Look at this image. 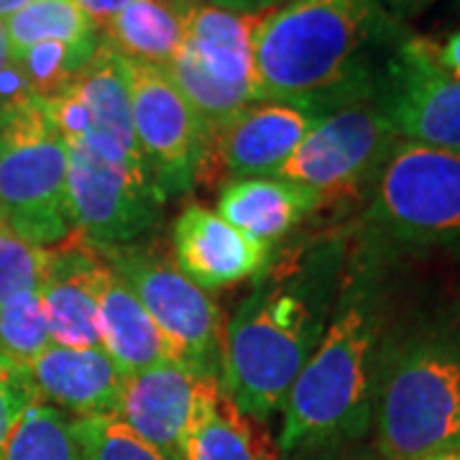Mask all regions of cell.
<instances>
[{
    "mask_svg": "<svg viewBox=\"0 0 460 460\" xmlns=\"http://www.w3.org/2000/svg\"><path fill=\"white\" fill-rule=\"evenodd\" d=\"M75 435L83 460H166L151 445L136 438L113 414L105 417H75Z\"/></svg>",
    "mask_w": 460,
    "mask_h": 460,
    "instance_id": "cell-26",
    "label": "cell"
},
{
    "mask_svg": "<svg viewBox=\"0 0 460 460\" xmlns=\"http://www.w3.org/2000/svg\"><path fill=\"white\" fill-rule=\"evenodd\" d=\"M374 102L399 138L460 154V83L438 62V44L407 33L378 75Z\"/></svg>",
    "mask_w": 460,
    "mask_h": 460,
    "instance_id": "cell-11",
    "label": "cell"
},
{
    "mask_svg": "<svg viewBox=\"0 0 460 460\" xmlns=\"http://www.w3.org/2000/svg\"><path fill=\"white\" fill-rule=\"evenodd\" d=\"M425 460H438V458H425Z\"/></svg>",
    "mask_w": 460,
    "mask_h": 460,
    "instance_id": "cell-37",
    "label": "cell"
},
{
    "mask_svg": "<svg viewBox=\"0 0 460 460\" xmlns=\"http://www.w3.org/2000/svg\"><path fill=\"white\" fill-rule=\"evenodd\" d=\"M184 460H279L263 425L233 404L215 376L199 378Z\"/></svg>",
    "mask_w": 460,
    "mask_h": 460,
    "instance_id": "cell-20",
    "label": "cell"
},
{
    "mask_svg": "<svg viewBox=\"0 0 460 460\" xmlns=\"http://www.w3.org/2000/svg\"><path fill=\"white\" fill-rule=\"evenodd\" d=\"M11 54L36 44H98L100 29L87 18L77 0H31L3 21Z\"/></svg>",
    "mask_w": 460,
    "mask_h": 460,
    "instance_id": "cell-22",
    "label": "cell"
},
{
    "mask_svg": "<svg viewBox=\"0 0 460 460\" xmlns=\"http://www.w3.org/2000/svg\"><path fill=\"white\" fill-rule=\"evenodd\" d=\"M39 399L33 378L23 363L0 353V458L8 445L11 432L16 429L23 411Z\"/></svg>",
    "mask_w": 460,
    "mask_h": 460,
    "instance_id": "cell-28",
    "label": "cell"
},
{
    "mask_svg": "<svg viewBox=\"0 0 460 460\" xmlns=\"http://www.w3.org/2000/svg\"><path fill=\"white\" fill-rule=\"evenodd\" d=\"M131 0H77V5L83 8L87 18L98 26L100 31L108 26V21L115 16V13H120L126 5H128Z\"/></svg>",
    "mask_w": 460,
    "mask_h": 460,
    "instance_id": "cell-30",
    "label": "cell"
},
{
    "mask_svg": "<svg viewBox=\"0 0 460 460\" xmlns=\"http://www.w3.org/2000/svg\"><path fill=\"white\" fill-rule=\"evenodd\" d=\"M378 5L392 13L396 21H410V18H417L420 13H425L429 5H435L438 0H376Z\"/></svg>",
    "mask_w": 460,
    "mask_h": 460,
    "instance_id": "cell-31",
    "label": "cell"
},
{
    "mask_svg": "<svg viewBox=\"0 0 460 460\" xmlns=\"http://www.w3.org/2000/svg\"><path fill=\"white\" fill-rule=\"evenodd\" d=\"M259 16L213 5H190L184 13V41L164 69L208 128L256 102L253 29Z\"/></svg>",
    "mask_w": 460,
    "mask_h": 460,
    "instance_id": "cell-8",
    "label": "cell"
},
{
    "mask_svg": "<svg viewBox=\"0 0 460 460\" xmlns=\"http://www.w3.org/2000/svg\"><path fill=\"white\" fill-rule=\"evenodd\" d=\"M29 3H31V0H0V21L13 16L16 11H21V8L29 5Z\"/></svg>",
    "mask_w": 460,
    "mask_h": 460,
    "instance_id": "cell-33",
    "label": "cell"
},
{
    "mask_svg": "<svg viewBox=\"0 0 460 460\" xmlns=\"http://www.w3.org/2000/svg\"><path fill=\"white\" fill-rule=\"evenodd\" d=\"M0 460H83L75 417L36 399L18 420Z\"/></svg>",
    "mask_w": 460,
    "mask_h": 460,
    "instance_id": "cell-23",
    "label": "cell"
},
{
    "mask_svg": "<svg viewBox=\"0 0 460 460\" xmlns=\"http://www.w3.org/2000/svg\"><path fill=\"white\" fill-rule=\"evenodd\" d=\"M51 248H39L0 226V305L26 292H36Z\"/></svg>",
    "mask_w": 460,
    "mask_h": 460,
    "instance_id": "cell-27",
    "label": "cell"
},
{
    "mask_svg": "<svg viewBox=\"0 0 460 460\" xmlns=\"http://www.w3.org/2000/svg\"><path fill=\"white\" fill-rule=\"evenodd\" d=\"M198 381L199 376L180 361L148 366L126 376L113 417L166 460H184Z\"/></svg>",
    "mask_w": 460,
    "mask_h": 460,
    "instance_id": "cell-15",
    "label": "cell"
},
{
    "mask_svg": "<svg viewBox=\"0 0 460 460\" xmlns=\"http://www.w3.org/2000/svg\"><path fill=\"white\" fill-rule=\"evenodd\" d=\"M323 205L325 199L296 181L253 177L223 184L215 213L248 238L271 248Z\"/></svg>",
    "mask_w": 460,
    "mask_h": 460,
    "instance_id": "cell-18",
    "label": "cell"
},
{
    "mask_svg": "<svg viewBox=\"0 0 460 460\" xmlns=\"http://www.w3.org/2000/svg\"><path fill=\"white\" fill-rule=\"evenodd\" d=\"M396 141L399 133L374 98L353 100L314 120L277 177L296 181L330 202L371 187Z\"/></svg>",
    "mask_w": 460,
    "mask_h": 460,
    "instance_id": "cell-9",
    "label": "cell"
},
{
    "mask_svg": "<svg viewBox=\"0 0 460 460\" xmlns=\"http://www.w3.org/2000/svg\"><path fill=\"white\" fill-rule=\"evenodd\" d=\"M386 263L389 256L366 241L348 248L328 325L281 404V456L341 450L371 429L378 358L392 325Z\"/></svg>",
    "mask_w": 460,
    "mask_h": 460,
    "instance_id": "cell-2",
    "label": "cell"
},
{
    "mask_svg": "<svg viewBox=\"0 0 460 460\" xmlns=\"http://www.w3.org/2000/svg\"><path fill=\"white\" fill-rule=\"evenodd\" d=\"M69 146L47 100L31 95L0 113V226L39 248L77 230L66 192Z\"/></svg>",
    "mask_w": 460,
    "mask_h": 460,
    "instance_id": "cell-6",
    "label": "cell"
},
{
    "mask_svg": "<svg viewBox=\"0 0 460 460\" xmlns=\"http://www.w3.org/2000/svg\"><path fill=\"white\" fill-rule=\"evenodd\" d=\"M366 243L460 253V154L399 138L368 187Z\"/></svg>",
    "mask_w": 460,
    "mask_h": 460,
    "instance_id": "cell-5",
    "label": "cell"
},
{
    "mask_svg": "<svg viewBox=\"0 0 460 460\" xmlns=\"http://www.w3.org/2000/svg\"><path fill=\"white\" fill-rule=\"evenodd\" d=\"M8 59H11V47H8L5 26H3V21H0V69L8 65Z\"/></svg>",
    "mask_w": 460,
    "mask_h": 460,
    "instance_id": "cell-34",
    "label": "cell"
},
{
    "mask_svg": "<svg viewBox=\"0 0 460 460\" xmlns=\"http://www.w3.org/2000/svg\"><path fill=\"white\" fill-rule=\"evenodd\" d=\"M320 113L302 105L259 100L208 128L195 184L223 187L235 180L277 177Z\"/></svg>",
    "mask_w": 460,
    "mask_h": 460,
    "instance_id": "cell-12",
    "label": "cell"
},
{
    "mask_svg": "<svg viewBox=\"0 0 460 460\" xmlns=\"http://www.w3.org/2000/svg\"><path fill=\"white\" fill-rule=\"evenodd\" d=\"M458 8H460V0H458Z\"/></svg>",
    "mask_w": 460,
    "mask_h": 460,
    "instance_id": "cell-39",
    "label": "cell"
},
{
    "mask_svg": "<svg viewBox=\"0 0 460 460\" xmlns=\"http://www.w3.org/2000/svg\"><path fill=\"white\" fill-rule=\"evenodd\" d=\"M187 11L180 0H131L100 33L120 57L166 66L184 41Z\"/></svg>",
    "mask_w": 460,
    "mask_h": 460,
    "instance_id": "cell-21",
    "label": "cell"
},
{
    "mask_svg": "<svg viewBox=\"0 0 460 460\" xmlns=\"http://www.w3.org/2000/svg\"><path fill=\"white\" fill-rule=\"evenodd\" d=\"M118 279L131 289L166 343L195 376H220V310L205 289L190 281L174 259L128 243L95 248Z\"/></svg>",
    "mask_w": 460,
    "mask_h": 460,
    "instance_id": "cell-7",
    "label": "cell"
},
{
    "mask_svg": "<svg viewBox=\"0 0 460 460\" xmlns=\"http://www.w3.org/2000/svg\"><path fill=\"white\" fill-rule=\"evenodd\" d=\"M0 113H3V108H0Z\"/></svg>",
    "mask_w": 460,
    "mask_h": 460,
    "instance_id": "cell-38",
    "label": "cell"
},
{
    "mask_svg": "<svg viewBox=\"0 0 460 460\" xmlns=\"http://www.w3.org/2000/svg\"><path fill=\"white\" fill-rule=\"evenodd\" d=\"M174 263L205 292H217L261 274L271 248L233 228L215 210L192 205L172 228Z\"/></svg>",
    "mask_w": 460,
    "mask_h": 460,
    "instance_id": "cell-14",
    "label": "cell"
},
{
    "mask_svg": "<svg viewBox=\"0 0 460 460\" xmlns=\"http://www.w3.org/2000/svg\"><path fill=\"white\" fill-rule=\"evenodd\" d=\"M102 261V259H100ZM100 345L115 361L123 376H133L148 366L180 361L162 330L141 307L131 289L102 261L95 277ZM181 363V361H180Z\"/></svg>",
    "mask_w": 460,
    "mask_h": 460,
    "instance_id": "cell-19",
    "label": "cell"
},
{
    "mask_svg": "<svg viewBox=\"0 0 460 460\" xmlns=\"http://www.w3.org/2000/svg\"><path fill=\"white\" fill-rule=\"evenodd\" d=\"M98 44H36L29 49L11 54V62L21 69L33 95L54 98L65 93L69 83L83 72V66L93 59Z\"/></svg>",
    "mask_w": 460,
    "mask_h": 460,
    "instance_id": "cell-24",
    "label": "cell"
},
{
    "mask_svg": "<svg viewBox=\"0 0 460 460\" xmlns=\"http://www.w3.org/2000/svg\"><path fill=\"white\" fill-rule=\"evenodd\" d=\"M371 429L381 460L460 450V305H438L386 330Z\"/></svg>",
    "mask_w": 460,
    "mask_h": 460,
    "instance_id": "cell-4",
    "label": "cell"
},
{
    "mask_svg": "<svg viewBox=\"0 0 460 460\" xmlns=\"http://www.w3.org/2000/svg\"><path fill=\"white\" fill-rule=\"evenodd\" d=\"M348 246L323 238L263 266L220 335V386L259 425L281 411L332 313Z\"/></svg>",
    "mask_w": 460,
    "mask_h": 460,
    "instance_id": "cell-1",
    "label": "cell"
},
{
    "mask_svg": "<svg viewBox=\"0 0 460 460\" xmlns=\"http://www.w3.org/2000/svg\"><path fill=\"white\" fill-rule=\"evenodd\" d=\"M51 345L39 292H26L0 305V353L18 363L33 361Z\"/></svg>",
    "mask_w": 460,
    "mask_h": 460,
    "instance_id": "cell-25",
    "label": "cell"
},
{
    "mask_svg": "<svg viewBox=\"0 0 460 460\" xmlns=\"http://www.w3.org/2000/svg\"><path fill=\"white\" fill-rule=\"evenodd\" d=\"M407 26L376 0H287L253 29V93L259 100L328 113L374 98L389 54Z\"/></svg>",
    "mask_w": 460,
    "mask_h": 460,
    "instance_id": "cell-3",
    "label": "cell"
},
{
    "mask_svg": "<svg viewBox=\"0 0 460 460\" xmlns=\"http://www.w3.org/2000/svg\"><path fill=\"white\" fill-rule=\"evenodd\" d=\"M438 62L453 80L460 83V29L445 39L443 47H438Z\"/></svg>",
    "mask_w": 460,
    "mask_h": 460,
    "instance_id": "cell-32",
    "label": "cell"
},
{
    "mask_svg": "<svg viewBox=\"0 0 460 460\" xmlns=\"http://www.w3.org/2000/svg\"><path fill=\"white\" fill-rule=\"evenodd\" d=\"M345 460H371V458H368V456H356V458L350 456V458H345Z\"/></svg>",
    "mask_w": 460,
    "mask_h": 460,
    "instance_id": "cell-36",
    "label": "cell"
},
{
    "mask_svg": "<svg viewBox=\"0 0 460 460\" xmlns=\"http://www.w3.org/2000/svg\"><path fill=\"white\" fill-rule=\"evenodd\" d=\"M438 460H460V450L458 453H447V456H440Z\"/></svg>",
    "mask_w": 460,
    "mask_h": 460,
    "instance_id": "cell-35",
    "label": "cell"
},
{
    "mask_svg": "<svg viewBox=\"0 0 460 460\" xmlns=\"http://www.w3.org/2000/svg\"><path fill=\"white\" fill-rule=\"evenodd\" d=\"M123 66L131 87L136 144L151 184L166 205L195 187L208 141V123L172 83L164 66L133 62L126 57Z\"/></svg>",
    "mask_w": 460,
    "mask_h": 460,
    "instance_id": "cell-10",
    "label": "cell"
},
{
    "mask_svg": "<svg viewBox=\"0 0 460 460\" xmlns=\"http://www.w3.org/2000/svg\"><path fill=\"white\" fill-rule=\"evenodd\" d=\"M100 256L84 241H66L51 248L44 277L39 281V299L47 317L51 343L66 348L100 345L95 277Z\"/></svg>",
    "mask_w": 460,
    "mask_h": 460,
    "instance_id": "cell-17",
    "label": "cell"
},
{
    "mask_svg": "<svg viewBox=\"0 0 460 460\" xmlns=\"http://www.w3.org/2000/svg\"><path fill=\"white\" fill-rule=\"evenodd\" d=\"M26 368L39 399L69 417H105L118 410L126 376L102 345L66 348L51 343Z\"/></svg>",
    "mask_w": 460,
    "mask_h": 460,
    "instance_id": "cell-16",
    "label": "cell"
},
{
    "mask_svg": "<svg viewBox=\"0 0 460 460\" xmlns=\"http://www.w3.org/2000/svg\"><path fill=\"white\" fill-rule=\"evenodd\" d=\"M66 146L69 208L84 243L93 248L128 246L159 223L164 199L148 181L105 164L80 144Z\"/></svg>",
    "mask_w": 460,
    "mask_h": 460,
    "instance_id": "cell-13",
    "label": "cell"
},
{
    "mask_svg": "<svg viewBox=\"0 0 460 460\" xmlns=\"http://www.w3.org/2000/svg\"><path fill=\"white\" fill-rule=\"evenodd\" d=\"M181 5H213V8H223L230 13H243V16H259L266 11L279 8L287 0H180Z\"/></svg>",
    "mask_w": 460,
    "mask_h": 460,
    "instance_id": "cell-29",
    "label": "cell"
}]
</instances>
